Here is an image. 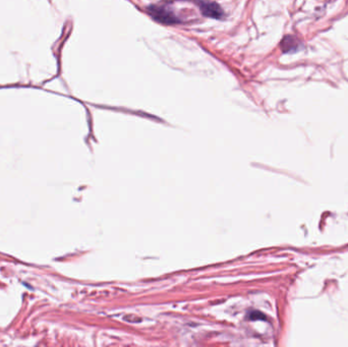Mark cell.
Here are the masks:
<instances>
[{
	"label": "cell",
	"mask_w": 348,
	"mask_h": 347,
	"mask_svg": "<svg viewBox=\"0 0 348 347\" xmlns=\"http://www.w3.org/2000/svg\"><path fill=\"white\" fill-rule=\"evenodd\" d=\"M199 9L205 16L211 17V19H220L223 15V11L217 3L208 2V1H199L198 2Z\"/></svg>",
	"instance_id": "obj_2"
},
{
	"label": "cell",
	"mask_w": 348,
	"mask_h": 347,
	"mask_svg": "<svg viewBox=\"0 0 348 347\" xmlns=\"http://www.w3.org/2000/svg\"><path fill=\"white\" fill-rule=\"evenodd\" d=\"M296 44H298L295 40V38L291 37V36H288V37H285L281 43L282 46V50L283 52H289L292 49H296L297 47L295 46Z\"/></svg>",
	"instance_id": "obj_3"
},
{
	"label": "cell",
	"mask_w": 348,
	"mask_h": 347,
	"mask_svg": "<svg viewBox=\"0 0 348 347\" xmlns=\"http://www.w3.org/2000/svg\"><path fill=\"white\" fill-rule=\"evenodd\" d=\"M148 9H149L150 14L154 17L155 20H157L160 23L175 24L178 22L176 16L170 10H168L166 7L153 5V6H150Z\"/></svg>",
	"instance_id": "obj_1"
}]
</instances>
